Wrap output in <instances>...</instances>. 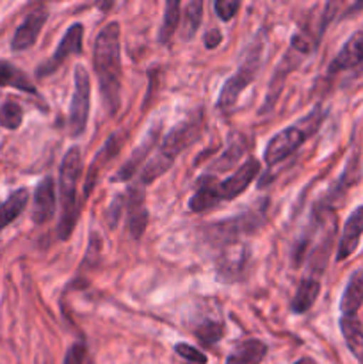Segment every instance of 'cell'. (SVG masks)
Here are the masks:
<instances>
[{"label":"cell","mask_w":363,"mask_h":364,"mask_svg":"<svg viewBox=\"0 0 363 364\" xmlns=\"http://www.w3.org/2000/svg\"><path fill=\"white\" fill-rule=\"evenodd\" d=\"M125 212H127V228L134 240L144 235L148 224V210L144 203V185H130L125 192Z\"/></svg>","instance_id":"9c48e42d"},{"label":"cell","mask_w":363,"mask_h":364,"mask_svg":"<svg viewBox=\"0 0 363 364\" xmlns=\"http://www.w3.org/2000/svg\"><path fill=\"white\" fill-rule=\"evenodd\" d=\"M157 139H159V128H155V130L152 128V130H149V134L144 137V141L139 144V148H135L134 151H132L130 159H128L127 162L120 167V171H117L116 176L112 178V181L130 180V178L135 174V171L139 169V164H141L142 160L149 155V151H152L153 146H155Z\"/></svg>","instance_id":"5bb4252c"},{"label":"cell","mask_w":363,"mask_h":364,"mask_svg":"<svg viewBox=\"0 0 363 364\" xmlns=\"http://www.w3.org/2000/svg\"><path fill=\"white\" fill-rule=\"evenodd\" d=\"M82 176L80 148L73 146L66 151L59 169V192H60V219L57 224V237L68 240L77 226L80 201L77 199V187Z\"/></svg>","instance_id":"277c9868"},{"label":"cell","mask_w":363,"mask_h":364,"mask_svg":"<svg viewBox=\"0 0 363 364\" xmlns=\"http://www.w3.org/2000/svg\"><path fill=\"white\" fill-rule=\"evenodd\" d=\"M121 137H123V132H116L112 137H109V141L105 142V146L102 148V151H100L98 155H96V159L91 162V166H89V171H88V176H85L84 198H88V196L91 194L93 187H95L96 178H98L102 164L107 162L109 159H112V156L117 153V149H120V144H121Z\"/></svg>","instance_id":"e0dca14e"},{"label":"cell","mask_w":363,"mask_h":364,"mask_svg":"<svg viewBox=\"0 0 363 364\" xmlns=\"http://www.w3.org/2000/svg\"><path fill=\"white\" fill-rule=\"evenodd\" d=\"M85 355H88L85 345L80 343V341H77V343H73L66 350L64 364H85Z\"/></svg>","instance_id":"f1b7e54d"},{"label":"cell","mask_w":363,"mask_h":364,"mask_svg":"<svg viewBox=\"0 0 363 364\" xmlns=\"http://www.w3.org/2000/svg\"><path fill=\"white\" fill-rule=\"evenodd\" d=\"M174 352H177L180 358H184L189 364H206L209 363V358L203 354L201 350H198L196 347H191L187 343H177L174 345Z\"/></svg>","instance_id":"4316f807"},{"label":"cell","mask_w":363,"mask_h":364,"mask_svg":"<svg viewBox=\"0 0 363 364\" xmlns=\"http://www.w3.org/2000/svg\"><path fill=\"white\" fill-rule=\"evenodd\" d=\"M201 114H194V116L187 117L185 121L178 123L174 128H171V132L164 137V141L160 142L159 149H157L155 155L152 156V160L142 167L141 176H139V183L146 187L148 183L155 181L157 178L162 176L166 171H169L171 166L174 164V160H177V156L180 155L182 151H185L192 142H196V139L201 135Z\"/></svg>","instance_id":"7a4b0ae2"},{"label":"cell","mask_w":363,"mask_h":364,"mask_svg":"<svg viewBox=\"0 0 363 364\" xmlns=\"http://www.w3.org/2000/svg\"><path fill=\"white\" fill-rule=\"evenodd\" d=\"M0 87H14L28 95H38V89L32 85L27 75L9 63H0Z\"/></svg>","instance_id":"44dd1931"},{"label":"cell","mask_w":363,"mask_h":364,"mask_svg":"<svg viewBox=\"0 0 363 364\" xmlns=\"http://www.w3.org/2000/svg\"><path fill=\"white\" fill-rule=\"evenodd\" d=\"M363 235V205L352 210L351 215L347 217L342 230L340 242L337 249V262H344L349 256L354 255V251L359 245V238Z\"/></svg>","instance_id":"8fae6325"},{"label":"cell","mask_w":363,"mask_h":364,"mask_svg":"<svg viewBox=\"0 0 363 364\" xmlns=\"http://www.w3.org/2000/svg\"><path fill=\"white\" fill-rule=\"evenodd\" d=\"M56 212V188L50 176L43 178L34 192V206H32V223L43 226L48 223Z\"/></svg>","instance_id":"7c38bea8"},{"label":"cell","mask_w":363,"mask_h":364,"mask_svg":"<svg viewBox=\"0 0 363 364\" xmlns=\"http://www.w3.org/2000/svg\"><path fill=\"white\" fill-rule=\"evenodd\" d=\"M340 331L351 354L354 355L356 361L363 364V327L359 320L356 316H342Z\"/></svg>","instance_id":"ac0fdd59"},{"label":"cell","mask_w":363,"mask_h":364,"mask_svg":"<svg viewBox=\"0 0 363 364\" xmlns=\"http://www.w3.org/2000/svg\"><path fill=\"white\" fill-rule=\"evenodd\" d=\"M260 59H262V43H255L249 46V52L244 55L238 70L224 82L219 98H217V109L228 110L237 103L238 96L244 92V89L251 84V80L258 73Z\"/></svg>","instance_id":"8992f818"},{"label":"cell","mask_w":363,"mask_h":364,"mask_svg":"<svg viewBox=\"0 0 363 364\" xmlns=\"http://www.w3.org/2000/svg\"><path fill=\"white\" fill-rule=\"evenodd\" d=\"M326 116L327 114L322 107H315L305 117H301L294 124H290L285 130H281L280 134L274 135L269 141V144H267L265 151H263V160H265L267 166L273 167L276 164L283 162L295 149L301 148L306 139H310L319 132L320 124L324 123Z\"/></svg>","instance_id":"5b68a950"},{"label":"cell","mask_w":363,"mask_h":364,"mask_svg":"<svg viewBox=\"0 0 363 364\" xmlns=\"http://www.w3.org/2000/svg\"><path fill=\"white\" fill-rule=\"evenodd\" d=\"M267 355V345L260 340H246L235 345L224 364H260Z\"/></svg>","instance_id":"2e32d148"},{"label":"cell","mask_w":363,"mask_h":364,"mask_svg":"<svg viewBox=\"0 0 363 364\" xmlns=\"http://www.w3.org/2000/svg\"><path fill=\"white\" fill-rule=\"evenodd\" d=\"M120 23L110 21L98 32L93 48V64L107 114L114 116L121 103V43Z\"/></svg>","instance_id":"6da1fadb"},{"label":"cell","mask_w":363,"mask_h":364,"mask_svg":"<svg viewBox=\"0 0 363 364\" xmlns=\"http://www.w3.org/2000/svg\"><path fill=\"white\" fill-rule=\"evenodd\" d=\"M82 39H84V25L73 23L68 28L66 34L63 36L59 45H57L56 53H53L45 64H41V66L38 68L36 75H38V77H48V75H52L68 57L82 53Z\"/></svg>","instance_id":"ba28073f"},{"label":"cell","mask_w":363,"mask_h":364,"mask_svg":"<svg viewBox=\"0 0 363 364\" xmlns=\"http://www.w3.org/2000/svg\"><path fill=\"white\" fill-rule=\"evenodd\" d=\"M320 294V283L317 277H305L301 281V284L298 287V291L294 295V301H292V313L295 315H302V313L308 311L313 304H315L317 297Z\"/></svg>","instance_id":"d6986e66"},{"label":"cell","mask_w":363,"mask_h":364,"mask_svg":"<svg viewBox=\"0 0 363 364\" xmlns=\"http://www.w3.org/2000/svg\"><path fill=\"white\" fill-rule=\"evenodd\" d=\"M248 258V249L246 245H231V247L224 249L223 256H221V272H238L242 269V263Z\"/></svg>","instance_id":"cb8c5ba5"},{"label":"cell","mask_w":363,"mask_h":364,"mask_svg":"<svg viewBox=\"0 0 363 364\" xmlns=\"http://www.w3.org/2000/svg\"><path fill=\"white\" fill-rule=\"evenodd\" d=\"M23 121V110L16 102H6L0 107V124L7 130H16Z\"/></svg>","instance_id":"d4e9b609"},{"label":"cell","mask_w":363,"mask_h":364,"mask_svg":"<svg viewBox=\"0 0 363 364\" xmlns=\"http://www.w3.org/2000/svg\"><path fill=\"white\" fill-rule=\"evenodd\" d=\"M89 103H91V80L89 73L82 64L75 66V89L70 103V116H68V132L70 137H80L88 127Z\"/></svg>","instance_id":"52a82bcc"},{"label":"cell","mask_w":363,"mask_h":364,"mask_svg":"<svg viewBox=\"0 0 363 364\" xmlns=\"http://www.w3.org/2000/svg\"><path fill=\"white\" fill-rule=\"evenodd\" d=\"M221 38H223V36H221V32L217 31V28H212V31L205 36L206 48H216V46L221 43Z\"/></svg>","instance_id":"4dcf8cb0"},{"label":"cell","mask_w":363,"mask_h":364,"mask_svg":"<svg viewBox=\"0 0 363 364\" xmlns=\"http://www.w3.org/2000/svg\"><path fill=\"white\" fill-rule=\"evenodd\" d=\"M48 20V11L46 9H36L25 18L20 23V27L16 28L13 36V41H11V48L14 52H21V50L31 48L32 45L38 39L39 32H41L43 25Z\"/></svg>","instance_id":"30bf717a"},{"label":"cell","mask_w":363,"mask_h":364,"mask_svg":"<svg viewBox=\"0 0 363 364\" xmlns=\"http://www.w3.org/2000/svg\"><path fill=\"white\" fill-rule=\"evenodd\" d=\"M203 18V2L201 0H192L187 4L184 11V21H182V34L185 39H191L196 31L201 25Z\"/></svg>","instance_id":"603a6c76"},{"label":"cell","mask_w":363,"mask_h":364,"mask_svg":"<svg viewBox=\"0 0 363 364\" xmlns=\"http://www.w3.org/2000/svg\"><path fill=\"white\" fill-rule=\"evenodd\" d=\"M223 333H224L223 323L214 322V320L203 322L201 326L196 329V336H198V340L201 341L205 347H214V345L223 338Z\"/></svg>","instance_id":"484cf974"},{"label":"cell","mask_w":363,"mask_h":364,"mask_svg":"<svg viewBox=\"0 0 363 364\" xmlns=\"http://www.w3.org/2000/svg\"><path fill=\"white\" fill-rule=\"evenodd\" d=\"M363 304V269H358L349 277L347 287L340 299L342 316H356Z\"/></svg>","instance_id":"9a60e30c"},{"label":"cell","mask_w":363,"mask_h":364,"mask_svg":"<svg viewBox=\"0 0 363 364\" xmlns=\"http://www.w3.org/2000/svg\"><path fill=\"white\" fill-rule=\"evenodd\" d=\"M121 213H125V194L116 196V199H114L112 205H110L109 213H107V219H109L110 228L116 226L117 220H120V217H121Z\"/></svg>","instance_id":"f546056e"},{"label":"cell","mask_w":363,"mask_h":364,"mask_svg":"<svg viewBox=\"0 0 363 364\" xmlns=\"http://www.w3.org/2000/svg\"><path fill=\"white\" fill-rule=\"evenodd\" d=\"M238 7H241V2H237V0H216V2H214L216 14L223 21H230L231 18L235 16Z\"/></svg>","instance_id":"83f0119b"},{"label":"cell","mask_w":363,"mask_h":364,"mask_svg":"<svg viewBox=\"0 0 363 364\" xmlns=\"http://www.w3.org/2000/svg\"><path fill=\"white\" fill-rule=\"evenodd\" d=\"M178 23H180V2L178 0H171L166 4V13H164L162 27L159 32V41L162 45H167L171 41V38L177 32Z\"/></svg>","instance_id":"7402d4cb"},{"label":"cell","mask_w":363,"mask_h":364,"mask_svg":"<svg viewBox=\"0 0 363 364\" xmlns=\"http://www.w3.org/2000/svg\"><path fill=\"white\" fill-rule=\"evenodd\" d=\"M363 64V31L354 32L351 38L345 41L340 52L337 53L333 60H331L327 71L330 73H338V71L351 70V68Z\"/></svg>","instance_id":"4fadbf2b"},{"label":"cell","mask_w":363,"mask_h":364,"mask_svg":"<svg viewBox=\"0 0 363 364\" xmlns=\"http://www.w3.org/2000/svg\"><path fill=\"white\" fill-rule=\"evenodd\" d=\"M258 173L260 162L249 156L226 180L219 181V183H216L214 180H209L206 183H199L198 191L189 199V210L194 213H201L223 201H233L237 196H241L251 185V181L258 176Z\"/></svg>","instance_id":"3957f363"},{"label":"cell","mask_w":363,"mask_h":364,"mask_svg":"<svg viewBox=\"0 0 363 364\" xmlns=\"http://www.w3.org/2000/svg\"><path fill=\"white\" fill-rule=\"evenodd\" d=\"M27 203L28 191L27 188H18V191H14L13 194L0 205V231L20 217V213L23 212Z\"/></svg>","instance_id":"ffe728a7"},{"label":"cell","mask_w":363,"mask_h":364,"mask_svg":"<svg viewBox=\"0 0 363 364\" xmlns=\"http://www.w3.org/2000/svg\"><path fill=\"white\" fill-rule=\"evenodd\" d=\"M294 364H317L312 358H299Z\"/></svg>","instance_id":"1f68e13d"}]
</instances>
